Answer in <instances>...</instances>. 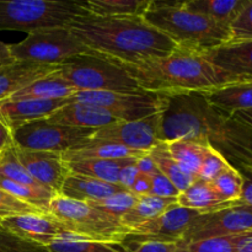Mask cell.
Masks as SVG:
<instances>
[{
	"label": "cell",
	"instance_id": "1",
	"mask_svg": "<svg viewBox=\"0 0 252 252\" xmlns=\"http://www.w3.org/2000/svg\"><path fill=\"white\" fill-rule=\"evenodd\" d=\"M162 112L161 142L192 139L220 153L235 169L252 167V128L212 107L201 93L172 94Z\"/></svg>",
	"mask_w": 252,
	"mask_h": 252
},
{
	"label": "cell",
	"instance_id": "2",
	"mask_svg": "<svg viewBox=\"0 0 252 252\" xmlns=\"http://www.w3.org/2000/svg\"><path fill=\"white\" fill-rule=\"evenodd\" d=\"M68 27L91 52L122 64L167 56L177 47L143 16H95L88 12Z\"/></svg>",
	"mask_w": 252,
	"mask_h": 252
},
{
	"label": "cell",
	"instance_id": "3",
	"mask_svg": "<svg viewBox=\"0 0 252 252\" xmlns=\"http://www.w3.org/2000/svg\"><path fill=\"white\" fill-rule=\"evenodd\" d=\"M117 64L130 74L142 90L165 95L203 93L244 80L212 63L204 51L189 47L177 46L167 56L142 63Z\"/></svg>",
	"mask_w": 252,
	"mask_h": 252
},
{
	"label": "cell",
	"instance_id": "4",
	"mask_svg": "<svg viewBox=\"0 0 252 252\" xmlns=\"http://www.w3.org/2000/svg\"><path fill=\"white\" fill-rule=\"evenodd\" d=\"M176 46L209 51L231 41L230 25L192 12L181 1H153L143 16Z\"/></svg>",
	"mask_w": 252,
	"mask_h": 252
},
{
	"label": "cell",
	"instance_id": "5",
	"mask_svg": "<svg viewBox=\"0 0 252 252\" xmlns=\"http://www.w3.org/2000/svg\"><path fill=\"white\" fill-rule=\"evenodd\" d=\"M88 14L83 1L0 0V31L30 32L51 27H68Z\"/></svg>",
	"mask_w": 252,
	"mask_h": 252
},
{
	"label": "cell",
	"instance_id": "6",
	"mask_svg": "<svg viewBox=\"0 0 252 252\" xmlns=\"http://www.w3.org/2000/svg\"><path fill=\"white\" fill-rule=\"evenodd\" d=\"M58 73L76 91H143L137 81L116 62L97 53L79 54L58 65Z\"/></svg>",
	"mask_w": 252,
	"mask_h": 252
},
{
	"label": "cell",
	"instance_id": "7",
	"mask_svg": "<svg viewBox=\"0 0 252 252\" xmlns=\"http://www.w3.org/2000/svg\"><path fill=\"white\" fill-rule=\"evenodd\" d=\"M48 213L66 231L90 240L121 244L130 233L118 219L94 208L86 202L71 201L58 194L49 203Z\"/></svg>",
	"mask_w": 252,
	"mask_h": 252
},
{
	"label": "cell",
	"instance_id": "8",
	"mask_svg": "<svg viewBox=\"0 0 252 252\" xmlns=\"http://www.w3.org/2000/svg\"><path fill=\"white\" fill-rule=\"evenodd\" d=\"M11 58L16 62L59 65L79 54L94 53L84 46L69 27H51L27 33L19 43L9 44Z\"/></svg>",
	"mask_w": 252,
	"mask_h": 252
},
{
	"label": "cell",
	"instance_id": "9",
	"mask_svg": "<svg viewBox=\"0 0 252 252\" xmlns=\"http://www.w3.org/2000/svg\"><path fill=\"white\" fill-rule=\"evenodd\" d=\"M73 101L98 106L117 121H138L155 113L164 112L167 105L165 94L138 91H79Z\"/></svg>",
	"mask_w": 252,
	"mask_h": 252
},
{
	"label": "cell",
	"instance_id": "10",
	"mask_svg": "<svg viewBox=\"0 0 252 252\" xmlns=\"http://www.w3.org/2000/svg\"><path fill=\"white\" fill-rule=\"evenodd\" d=\"M96 129L74 128L49 123L46 118L33 121L12 132L16 147L34 152L65 153L78 149L93 139Z\"/></svg>",
	"mask_w": 252,
	"mask_h": 252
},
{
	"label": "cell",
	"instance_id": "11",
	"mask_svg": "<svg viewBox=\"0 0 252 252\" xmlns=\"http://www.w3.org/2000/svg\"><path fill=\"white\" fill-rule=\"evenodd\" d=\"M252 230V207L236 202L234 206L199 214L181 241L238 235Z\"/></svg>",
	"mask_w": 252,
	"mask_h": 252
},
{
	"label": "cell",
	"instance_id": "12",
	"mask_svg": "<svg viewBox=\"0 0 252 252\" xmlns=\"http://www.w3.org/2000/svg\"><path fill=\"white\" fill-rule=\"evenodd\" d=\"M161 121L162 112L138 121H116L96 129L93 139L116 143L138 152L148 153L161 143Z\"/></svg>",
	"mask_w": 252,
	"mask_h": 252
},
{
	"label": "cell",
	"instance_id": "13",
	"mask_svg": "<svg viewBox=\"0 0 252 252\" xmlns=\"http://www.w3.org/2000/svg\"><path fill=\"white\" fill-rule=\"evenodd\" d=\"M15 152L22 166L34 181L51 189L53 193H61L62 186L70 174L62 154L26 150L16 145H15Z\"/></svg>",
	"mask_w": 252,
	"mask_h": 252
},
{
	"label": "cell",
	"instance_id": "14",
	"mask_svg": "<svg viewBox=\"0 0 252 252\" xmlns=\"http://www.w3.org/2000/svg\"><path fill=\"white\" fill-rule=\"evenodd\" d=\"M198 216L199 213L197 211H192V209L175 204L157 218L130 230L129 235L127 236L179 243Z\"/></svg>",
	"mask_w": 252,
	"mask_h": 252
},
{
	"label": "cell",
	"instance_id": "15",
	"mask_svg": "<svg viewBox=\"0 0 252 252\" xmlns=\"http://www.w3.org/2000/svg\"><path fill=\"white\" fill-rule=\"evenodd\" d=\"M0 228L46 248H48L63 231H66L53 216L46 212L17 214L1 219Z\"/></svg>",
	"mask_w": 252,
	"mask_h": 252
},
{
	"label": "cell",
	"instance_id": "16",
	"mask_svg": "<svg viewBox=\"0 0 252 252\" xmlns=\"http://www.w3.org/2000/svg\"><path fill=\"white\" fill-rule=\"evenodd\" d=\"M73 98L61 100H5L0 102V120L11 132L33 121L48 117Z\"/></svg>",
	"mask_w": 252,
	"mask_h": 252
},
{
	"label": "cell",
	"instance_id": "17",
	"mask_svg": "<svg viewBox=\"0 0 252 252\" xmlns=\"http://www.w3.org/2000/svg\"><path fill=\"white\" fill-rule=\"evenodd\" d=\"M46 120L54 125L89 129H100L117 121L103 108L78 101H71L68 105L58 108L46 117Z\"/></svg>",
	"mask_w": 252,
	"mask_h": 252
},
{
	"label": "cell",
	"instance_id": "18",
	"mask_svg": "<svg viewBox=\"0 0 252 252\" xmlns=\"http://www.w3.org/2000/svg\"><path fill=\"white\" fill-rule=\"evenodd\" d=\"M206 56L223 70L252 81V41L228 42L206 51Z\"/></svg>",
	"mask_w": 252,
	"mask_h": 252
},
{
	"label": "cell",
	"instance_id": "19",
	"mask_svg": "<svg viewBox=\"0 0 252 252\" xmlns=\"http://www.w3.org/2000/svg\"><path fill=\"white\" fill-rule=\"evenodd\" d=\"M58 65L14 62L0 68V102L11 97L32 81L53 73Z\"/></svg>",
	"mask_w": 252,
	"mask_h": 252
},
{
	"label": "cell",
	"instance_id": "20",
	"mask_svg": "<svg viewBox=\"0 0 252 252\" xmlns=\"http://www.w3.org/2000/svg\"><path fill=\"white\" fill-rule=\"evenodd\" d=\"M204 100L228 115L252 110V81L239 80L201 93Z\"/></svg>",
	"mask_w": 252,
	"mask_h": 252
},
{
	"label": "cell",
	"instance_id": "21",
	"mask_svg": "<svg viewBox=\"0 0 252 252\" xmlns=\"http://www.w3.org/2000/svg\"><path fill=\"white\" fill-rule=\"evenodd\" d=\"M121 191H127L120 185L98 181L91 177L69 174L62 186L58 196L65 197L71 201L96 202L105 199Z\"/></svg>",
	"mask_w": 252,
	"mask_h": 252
},
{
	"label": "cell",
	"instance_id": "22",
	"mask_svg": "<svg viewBox=\"0 0 252 252\" xmlns=\"http://www.w3.org/2000/svg\"><path fill=\"white\" fill-rule=\"evenodd\" d=\"M78 91L58 73L44 75L15 93L7 100H61L71 98Z\"/></svg>",
	"mask_w": 252,
	"mask_h": 252
},
{
	"label": "cell",
	"instance_id": "23",
	"mask_svg": "<svg viewBox=\"0 0 252 252\" xmlns=\"http://www.w3.org/2000/svg\"><path fill=\"white\" fill-rule=\"evenodd\" d=\"M143 154L145 153L130 149L125 145L91 139L78 149L62 153V158L65 162H71L93 159H138Z\"/></svg>",
	"mask_w": 252,
	"mask_h": 252
},
{
	"label": "cell",
	"instance_id": "24",
	"mask_svg": "<svg viewBox=\"0 0 252 252\" xmlns=\"http://www.w3.org/2000/svg\"><path fill=\"white\" fill-rule=\"evenodd\" d=\"M177 204L180 207H184V208L197 211L199 214H204L228 208V207L236 204V202H234V203L223 202L219 198L217 192L214 191L211 182L197 179L189 189L179 194Z\"/></svg>",
	"mask_w": 252,
	"mask_h": 252
},
{
	"label": "cell",
	"instance_id": "25",
	"mask_svg": "<svg viewBox=\"0 0 252 252\" xmlns=\"http://www.w3.org/2000/svg\"><path fill=\"white\" fill-rule=\"evenodd\" d=\"M167 149L180 169L197 180L202 164L211 150V145L192 139H179L166 142Z\"/></svg>",
	"mask_w": 252,
	"mask_h": 252
},
{
	"label": "cell",
	"instance_id": "26",
	"mask_svg": "<svg viewBox=\"0 0 252 252\" xmlns=\"http://www.w3.org/2000/svg\"><path fill=\"white\" fill-rule=\"evenodd\" d=\"M137 159H93L66 162L70 174L91 177L98 181L118 185V174L126 165Z\"/></svg>",
	"mask_w": 252,
	"mask_h": 252
},
{
	"label": "cell",
	"instance_id": "27",
	"mask_svg": "<svg viewBox=\"0 0 252 252\" xmlns=\"http://www.w3.org/2000/svg\"><path fill=\"white\" fill-rule=\"evenodd\" d=\"M177 204V198H160V197L148 196L140 197L134 207L120 219L121 224L129 230L157 218L166 212L172 206Z\"/></svg>",
	"mask_w": 252,
	"mask_h": 252
},
{
	"label": "cell",
	"instance_id": "28",
	"mask_svg": "<svg viewBox=\"0 0 252 252\" xmlns=\"http://www.w3.org/2000/svg\"><path fill=\"white\" fill-rule=\"evenodd\" d=\"M248 0H189L181 1L185 9L231 25Z\"/></svg>",
	"mask_w": 252,
	"mask_h": 252
},
{
	"label": "cell",
	"instance_id": "29",
	"mask_svg": "<svg viewBox=\"0 0 252 252\" xmlns=\"http://www.w3.org/2000/svg\"><path fill=\"white\" fill-rule=\"evenodd\" d=\"M83 4L95 16H144L152 0H86Z\"/></svg>",
	"mask_w": 252,
	"mask_h": 252
},
{
	"label": "cell",
	"instance_id": "30",
	"mask_svg": "<svg viewBox=\"0 0 252 252\" xmlns=\"http://www.w3.org/2000/svg\"><path fill=\"white\" fill-rule=\"evenodd\" d=\"M48 250L51 252H126L122 244L90 240L69 231H63L48 246Z\"/></svg>",
	"mask_w": 252,
	"mask_h": 252
},
{
	"label": "cell",
	"instance_id": "31",
	"mask_svg": "<svg viewBox=\"0 0 252 252\" xmlns=\"http://www.w3.org/2000/svg\"><path fill=\"white\" fill-rule=\"evenodd\" d=\"M0 189L14 196L15 198L20 199L21 202H25L32 207H36V208L47 212V213H48L49 203L57 196L51 189L43 186L22 185L5 179L2 176H0Z\"/></svg>",
	"mask_w": 252,
	"mask_h": 252
},
{
	"label": "cell",
	"instance_id": "32",
	"mask_svg": "<svg viewBox=\"0 0 252 252\" xmlns=\"http://www.w3.org/2000/svg\"><path fill=\"white\" fill-rule=\"evenodd\" d=\"M149 153L152 155L153 160H154L155 165H157L158 171L165 175L175 185V187L179 189L180 193L189 189L196 181V179L186 175L180 169L179 165L176 164V161L170 155L166 142H161L155 145Z\"/></svg>",
	"mask_w": 252,
	"mask_h": 252
},
{
	"label": "cell",
	"instance_id": "33",
	"mask_svg": "<svg viewBox=\"0 0 252 252\" xmlns=\"http://www.w3.org/2000/svg\"><path fill=\"white\" fill-rule=\"evenodd\" d=\"M211 185L221 201L226 203H234L240 199L241 191H243V176L239 170L229 166L221 171L211 182Z\"/></svg>",
	"mask_w": 252,
	"mask_h": 252
},
{
	"label": "cell",
	"instance_id": "34",
	"mask_svg": "<svg viewBox=\"0 0 252 252\" xmlns=\"http://www.w3.org/2000/svg\"><path fill=\"white\" fill-rule=\"evenodd\" d=\"M240 236L241 234L194 241H179L176 252H234Z\"/></svg>",
	"mask_w": 252,
	"mask_h": 252
},
{
	"label": "cell",
	"instance_id": "35",
	"mask_svg": "<svg viewBox=\"0 0 252 252\" xmlns=\"http://www.w3.org/2000/svg\"><path fill=\"white\" fill-rule=\"evenodd\" d=\"M0 176L29 186H42L25 170L15 152V144L0 153Z\"/></svg>",
	"mask_w": 252,
	"mask_h": 252
},
{
	"label": "cell",
	"instance_id": "36",
	"mask_svg": "<svg viewBox=\"0 0 252 252\" xmlns=\"http://www.w3.org/2000/svg\"><path fill=\"white\" fill-rule=\"evenodd\" d=\"M138 201H139V197L133 194L132 192L121 191L101 201L86 202V203L120 220L127 212H129L137 204Z\"/></svg>",
	"mask_w": 252,
	"mask_h": 252
},
{
	"label": "cell",
	"instance_id": "37",
	"mask_svg": "<svg viewBox=\"0 0 252 252\" xmlns=\"http://www.w3.org/2000/svg\"><path fill=\"white\" fill-rule=\"evenodd\" d=\"M121 244L126 249V252H176L177 250V243L138 239L133 236H127Z\"/></svg>",
	"mask_w": 252,
	"mask_h": 252
},
{
	"label": "cell",
	"instance_id": "38",
	"mask_svg": "<svg viewBox=\"0 0 252 252\" xmlns=\"http://www.w3.org/2000/svg\"><path fill=\"white\" fill-rule=\"evenodd\" d=\"M0 252H51L48 248L25 240L0 228Z\"/></svg>",
	"mask_w": 252,
	"mask_h": 252
},
{
	"label": "cell",
	"instance_id": "39",
	"mask_svg": "<svg viewBox=\"0 0 252 252\" xmlns=\"http://www.w3.org/2000/svg\"><path fill=\"white\" fill-rule=\"evenodd\" d=\"M231 41H252V0H248L230 25Z\"/></svg>",
	"mask_w": 252,
	"mask_h": 252
},
{
	"label": "cell",
	"instance_id": "40",
	"mask_svg": "<svg viewBox=\"0 0 252 252\" xmlns=\"http://www.w3.org/2000/svg\"><path fill=\"white\" fill-rule=\"evenodd\" d=\"M229 166L231 165L226 161L225 158L211 147V150L202 164L197 179L206 182H212L221 171H224Z\"/></svg>",
	"mask_w": 252,
	"mask_h": 252
},
{
	"label": "cell",
	"instance_id": "41",
	"mask_svg": "<svg viewBox=\"0 0 252 252\" xmlns=\"http://www.w3.org/2000/svg\"><path fill=\"white\" fill-rule=\"evenodd\" d=\"M34 212H43L41 209L32 207L30 204L21 202L20 199L15 198L7 192L0 189V220L10 217L17 216L24 213H34ZM47 213V212H46Z\"/></svg>",
	"mask_w": 252,
	"mask_h": 252
},
{
	"label": "cell",
	"instance_id": "42",
	"mask_svg": "<svg viewBox=\"0 0 252 252\" xmlns=\"http://www.w3.org/2000/svg\"><path fill=\"white\" fill-rule=\"evenodd\" d=\"M150 184H152L150 196L160 197V198H177L179 197V189L160 171L150 175Z\"/></svg>",
	"mask_w": 252,
	"mask_h": 252
},
{
	"label": "cell",
	"instance_id": "43",
	"mask_svg": "<svg viewBox=\"0 0 252 252\" xmlns=\"http://www.w3.org/2000/svg\"><path fill=\"white\" fill-rule=\"evenodd\" d=\"M239 172L243 176V191L239 203L252 207V167H240Z\"/></svg>",
	"mask_w": 252,
	"mask_h": 252
},
{
	"label": "cell",
	"instance_id": "44",
	"mask_svg": "<svg viewBox=\"0 0 252 252\" xmlns=\"http://www.w3.org/2000/svg\"><path fill=\"white\" fill-rule=\"evenodd\" d=\"M135 161H137V160H135ZM135 161L126 165L125 167L121 169L120 174H118V185L129 192L130 189H132L133 185H134L135 180H137L138 175L140 174L138 167L135 166Z\"/></svg>",
	"mask_w": 252,
	"mask_h": 252
},
{
	"label": "cell",
	"instance_id": "45",
	"mask_svg": "<svg viewBox=\"0 0 252 252\" xmlns=\"http://www.w3.org/2000/svg\"><path fill=\"white\" fill-rule=\"evenodd\" d=\"M150 187H152V184H150V176L144 174L138 175L137 180H135L134 185H133L132 192L133 194H135L137 197H144L148 196L150 193Z\"/></svg>",
	"mask_w": 252,
	"mask_h": 252
},
{
	"label": "cell",
	"instance_id": "46",
	"mask_svg": "<svg viewBox=\"0 0 252 252\" xmlns=\"http://www.w3.org/2000/svg\"><path fill=\"white\" fill-rule=\"evenodd\" d=\"M135 166L138 167L140 174L148 175V176H150V175L155 174L158 171L157 165H155L154 160H153L149 152L143 154L140 158H138L137 161H135Z\"/></svg>",
	"mask_w": 252,
	"mask_h": 252
},
{
	"label": "cell",
	"instance_id": "47",
	"mask_svg": "<svg viewBox=\"0 0 252 252\" xmlns=\"http://www.w3.org/2000/svg\"><path fill=\"white\" fill-rule=\"evenodd\" d=\"M14 145V138L12 132L9 129L6 125L0 120V153L4 152L9 147Z\"/></svg>",
	"mask_w": 252,
	"mask_h": 252
},
{
	"label": "cell",
	"instance_id": "48",
	"mask_svg": "<svg viewBox=\"0 0 252 252\" xmlns=\"http://www.w3.org/2000/svg\"><path fill=\"white\" fill-rule=\"evenodd\" d=\"M234 252H252V230L241 234Z\"/></svg>",
	"mask_w": 252,
	"mask_h": 252
},
{
	"label": "cell",
	"instance_id": "49",
	"mask_svg": "<svg viewBox=\"0 0 252 252\" xmlns=\"http://www.w3.org/2000/svg\"><path fill=\"white\" fill-rule=\"evenodd\" d=\"M233 116L235 120H238L239 122L244 123V125L249 126L252 128V110H246V111H239L235 112Z\"/></svg>",
	"mask_w": 252,
	"mask_h": 252
},
{
	"label": "cell",
	"instance_id": "50",
	"mask_svg": "<svg viewBox=\"0 0 252 252\" xmlns=\"http://www.w3.org/2000/svg\"><path fill=\"white\" fill-rule=\"evenodd\" d=\"M0 61L5 62H15L11 58V54H10V47L9 44L4 43V42L0 41Z\"/></svg>",
	"mask_w": 252,
	"mask_h": 252
},
{
	"label": "cell",
	"instance_id": "51",
	"mask_svg": "<svg viewBox=\"0 0 252 252\" xmlns=\"http://www.w3.org/2000/svg\"><path fill=\"white\" fill-rule=\"evenodd\" d=\"M16 62V61H15ZM11 63H14V62H5V61H0V68H1V66H4V65H6V64H11Z\"/></svg>",
	"mask_w": 252,
	"mask_h": 252
}]
</instances>
